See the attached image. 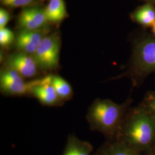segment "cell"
I'll return each mask as SVG.
<instances>
[{"instance_id":"1","label":"cell","mask_w":155,"mask_h":155,"mask_svg":"<svg viewBox=\"0 0 155 155\" xmlns=\"http://www.w3.org/2000/svg\"><path fill=\"white\" fill-rule=\"evenodd\" d=\"M145 153L155 146V119L140 106L130 107L116 139Z\"/></svg>"},{"instance_id":"2","label":"cell","mask_w":155,"mask_h":155,"mask_svg":"<svg viewBox=\"0 0 155 155\" xmlns=\"http://www.w3.org/2000/svg\"><path fill=\"white\" fill-rule=\"evenodd\" d=\"M132 100L117 104L109 99L97 98L89 107L86 118L91 130L102 133L107 140L116 139Z\"/></svg>"},{"instance_id":"3","label":"cell","mask_w":155,"mask_h":155,"mask_svg":"<svg viewBox=\"0 0 155 155\" xmlns=\"http://www.w3.org/2000/svg\"><path fill=\"white\" fill-rule=\"evenodd\" d=\"M155 72V39L147 38L139 42L133 50L131 67L125 74L133 86H138Z\"/></svg>"},{"instance_id":"4","label":"cell","mask_w":155,"mask_h":155,"mask_svg":"<svg viewBox=\"0 0 155 155\" xmlns=\"http://www.w3.org/2000/svg\"><path fill=\"white\" fill-rule=\"evenodd\" d=\"M44 77L30 81H25L16 71L6 68L0 73V90L6 95L22 96L31 95L33 88L41 83Z\"/></svg>"},{"instance_id":"5","label":"cell","mask_w":155,"mask_h":155,"mask_svg":"<svg viewBox=\"0 0 155 155\" xmlns=\"http://www.w3.org/2000/svg\"><path fill=\"white\" fill-rule=\"evenodd\" d=\"M60 41L57 37H45L39 44L33 57L38 66L46 70L56 68L59 64Z\"/></svg>"},{"instance_id":"6","label":"cell","mask_w":155,"mask_h":155,"mask_svg":"<svg viewBox=\"0 0 155 155\" xmlns=\"http://www.w3.org/2000/svg\"><path fill=\"white\" fill-rule=\"evenodd\" d=\"M6 68L13 70L22 77L32 78L38 72V64L33 56L20 52L12 54L6 61Z\"/></svg>"},{"instance_id":"7","label":"cell","mask_w":155,"mask_h":155,"mask_svg":"<svg viewBox=\"0 0 155 155\" xmlns=\"http://www.w3.org/2000/svg\"><path fill=\"white\" fill-rule=\"evenodd\" d=\"M52 75L44 77L43 82L33 88L31 95L39 101L43 105L48 106H59L62 105L61 101L51 83Z\"/></svg>"},{"instance_id":"8","label":"cell","mask_w":155,"mask_h":155,"mask_svg":"<svg viewBox=\"0 0 155 155\" xmlns=\"http://www.w3.org/2000/svg\"><path fill=\"white\" fill-rule=\"evenodd\" d=\"M43 38L42 35L36 31L24 29L17 35L16 45L21 52L33 54Z\"/></svg>"},{"instance_id":"9","label":"cell","mask_w":155,"mask_h":155,"mask_svg":"<svg viewBox=\"0 0 155 155\" xmlns=\"http://www.w3.org/2000/svg\"><path fill=\"white\" fill-rule=\"evenodd\" d=\"M93 155H144L116 139L107 140Z\"/></svg>"},{"instance_id":"10","label":"cell","mask_w":155,"mask_h":155,"mask_svg":"<svg viewBox=\"0 0 155 155\" xmlns=\"http://www.w3.org/2000/svg\"><path fill=\"white\" fill-rule=\"evenodd\" d=\"M93 147L89 142L78 139L74 134L68 135L62 155H93Z\"/></svg>"},{"instance_id":"11","label":"cell","mask_w":155,"mask_h":155,"mask_svg":"<svg viewBox=\"0 0 155 155\" xmlns=\"http://www.w3.org/2000/svg\"><path fill=\"white\" fill-rule=\"evenodd\" d=\"M45 11L48 21L51 22L61 21L67 14L64 0H50Z\"/></svg>"},{"instance_id":"12","label":"cell","mask_w":155,"mask_h":155,"mask_svg":"<svg viewBox=\"0 0 155 155\" xmlns=\"http://www.w3.org/2000/svg\"><path fill=\"white\" fill-rule=\"evenodd\" d=\"M51 83L59 98L64 101L71 100L73 90L70 84L64 78L59 75H52Z\"/></svg>"},{"instance_id":"13","label":"cell","mask_w":155,"mask_h":155,"mask_svg":"<svg viewBox=\"0 0 155 155\" xmlns=\"http://www.w3.org/2000/svg\"><path fill=\"white\" fill-rule=\"evenodd\" d=\"M134 17L140 24L145 26H152L155 23V9L150 4L145 5L136 12Z\"/></svg>"},{"instance_id":"14","label":"cell","mask_w":155,"mask_h":155,"mask_svg":"<svg viewBox=\"0 0 155 155\" xmlns=\"http://www.w3.org/2000/svg\"><path fill=\"white\" fill-rule=\"evenodd\" d=\"M139 105L155 119V90L147 91Z\"/></svg>"},{"instance_id":"15","label":"cell","mask_w":155,"mask_h":155,"mask_svg":"<svg viewBox=\"0 0 155 155\" xmlns=\"http://www.w3.org/2000/svg\"><path fill=\"white\" fill-rule=\"evenodd\" d=\"M18 22L21 27H22L24 30L36 31L39 28L34 21L28 9L24 10L21 13L19 17Z\"/></svg>"},{"instance_id":"16","label":"cell","mask_w":155,"mask_h":155,"mask_svg":"<svg viewBox=\"0 0 155 155\" xmlns=\"http://www.w3.org/2000/svg\"><path fill=\"white\" fill-rule=\"evenodd\" d=\"M33 20L36 24L40 28L45 25L47 22V18L45 13V10L40 9L37 8H33L28 9Z\"/></svg>"},{"instance_id":"17","label":"cell","mask_w":155,"mask_h":155,"mask_svg":"<svg viewBox=\"0 0 155 155\" xmlns=\"http://www.w3.org/2000/svg\"><path fill=\"white\" fill-rule=\"evenodd\" d=\"M14 40V35L11 31L8 28L0 29V45L2 47H7Z\"/></svg>"},{"instance_id":"18","label":"cell","mask_w":155,"mask_h":155,"mask_svg":"<svg viewBox=\"0 0 155 155\" xmlns=\"http://www.w3.org/2000/svg\"><path fill=\"white\" fill-rule=\"evenodd\" d=\"M33 0H1L2 3L4 5L17 8L28 5L33 2Z\"/></svg>"},{"instance_id":"19","label":"cell","mask_w":155,"mask_h":155,"mask_svg":"<svg viewBox=\"0 0 155 155\" xmlns=\"http://www.w3.org/2000/svg\"><path fill=\"white\" fill-rule=\"evenodd\" d=\"M10 20L9 13L4 9H0V29L5 28Z\"/></svg>"},{"instance_id":"20","label":"cell","mask_w":155,"mask_h":155,"mask_svg":"<svg viewBox=\"0 0 155 155\" xmlns=\"http://www.w3.org/2000/svg\"><path fill=\"white\" fill-rule=\"evenodd\" d=\"M144 155H155V146H154L148 152H147V153H144Z\"/></svg>"},{"instance_id":"21","label":"cell","mask_w":155,"mask_h":155,"mask_svg":"<svg viewBox=\"0 0 155 155\" xmlns=\"http://www.w3.org/2000/svg\"><path fill=\"white\" fill-rule=\"evenodd\" d=\"M152 31H153V33L155 34V23L152 26Z\"/></svg>"},{"instance_id":"22","label":"cell","mask_w":155,"mask_h":155,"mask_svg":"<svg viewBox=\"0 0 155 155\" xmlns=\"http://www.w3.org/2000/svg\"><path fill=\"white\" fill-rule=\"evenodd\" d=\"M152 1H154V2H155V0H152Z\"/></svg>"}]
</instances>
